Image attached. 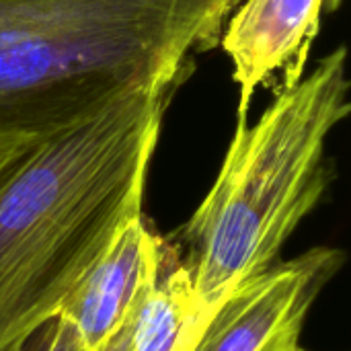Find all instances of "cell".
<instances>
[{"label": "cell", "mask_w": 351, "mask_h": 351, "mask_svg": "<svg viewBox=\"0 0 351 351\" xmlns=\"http://www.w3.org/2000/svg\"><path fill=\"white\" fill-rule=\"evenodd\" d=\"M167 261L165 241L142 212L128 218L56 317L68 329L74 351L111 350Z\"/></svg>", "instance_id": "cell-5"}, {"label": "cell", "mask_w": 351, "mask_h": 351, "mask_svg": "<svg viewBox=\"0 0 351 351\" xmlns=\"http://www.w3.org/2000/svg\"><path fill=\"white\" fill-rule=\"evenodd\" d=\"M183 82L132 88L0 158V351H21L49 325L142 212L162 117Z\"/></svg>", "instance_id": "cell-1"}, {"label": "cell", "mask_w": 351, "mask_h": 351, "mask_svg": "<svg viewBox=\"0 0 351 351\" xmlns=\"http://www.w3.org/2000/svg\"><path fill=\"white\" fill-rule=\"evenodd\" d=\"M4 154H6V152H4ZM4 154H0V158H2V156H4Z\"/></svg>", "instance_id": "cell-8"}, {"label": "cell", "mask_w": 351, "mask_h": 351, "mask_svg": "<svg viewBox=\"0 0 351 351\" xmlns=\"http://www.w3.org/2000/svg\"><path fill=\"white\" fill-rule=\"evenodd\" d=\"M158 282L144 294L113 351H193L206 325L187 267L169 257Z\"/></svg>", "instance_id": "cell-7"}, {"label": "cell", "mask_w": 351, "mask_h": 351, "mask_svg": "<svg viewBox=\"0 0 351 351\" xmlns=\"http://www.w3.org/2000/svg\"><path fill=\"white\" fill-rule=\"evenodd\" d=\"M343 263L341 249L315 247L271 265L222 302L193 351H300L306 317Z\"/></svg>", "instance_id": "cell-4"}, {"label": "cell", "mask_w": 351, "mask_h": 351, "mask_svg": "<svg viewBox=\"0 0 351 351\" xmlns=\"http://www.w3.org/2000/svg\"><path fill=\"white\" fill-rule=\"evenodd\" d=\"M239 0H0V154L187 80Z\"/></svg>", "instance_id": "cell-2"}, {"label": "cell", "mask_w": 351, "mask_h": 351, "mask_svg": "<svg viewBox=\"0 0 351 351\" xmlns=\"http://www.w3.org/2000/svg\"><path fill=\"white\" fill-rule=\"evenodd\" d=\"M348 49L329 51L251 123L237 121L218 175L181 239L197 313L222 302L271 265L335 179L331 134L350 115Z\"/></svg>", "instance_id": "cell-3"}, {"label": "cell", "mask_w": 351, "mask_h": 351, "mask_svg": "<svg viewBox=\"0 0 351 351\" xmlns=\"http://www.w3.org/2000/svg\"><path fill=\"white\" fill-rule=\"evenodd\" d=\"M300 351H304V350H300Z\"/></svg>", "instance_id": "cell-9"}, {"label": "cell", "mask_w": 351, "mask_h": 351, "mask_svg": "<svg viewBox=\"0 0 351 351\" xmlns=\"http://www.w3.org/2000/svg\"><path fill=\"white\" fill-rule=\"evenodd\" d=\"M341 0H239L218 37L237 84V121H247L253 97L280 74L278 86L296 84L306 72L323 14Z\"/></svg>", "instance_id": "cell-6"}]
</instances>
